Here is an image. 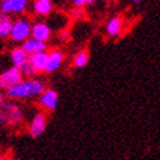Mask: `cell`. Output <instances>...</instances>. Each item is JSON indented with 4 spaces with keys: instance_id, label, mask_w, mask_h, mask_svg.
<instances>
[{
    "instance_id": "obj_1",
    "label": "cell",
    "mask_w": 160,
    "mask_h": 160,
    "mask_svg": "<svg viewBox=\"0 0 160 160\" xmlns=\"http://www.w3.org/2000/svg\"><path fill=\"white\" fill-rule=\"evenodd\" d=\"M46 89H47L46 82L41 78H38V77L23 78L18 85H16L11 90L5 91V98L13 102L28 100V99L38 98Z\"/></svg>"
},
{
    "instance_id": "obj_2",
    "label": "cell",
    "mask_w": 160,
    "mask_h": 160,
    "mask_svg": "<svg viewBox=\"0 0 160 160\" xmlns=\"http://www.w3.org/2000/svg\"><path fill=\"white\" fill-rule=\"evenodd\" d=\"M31 26H33V22L29 17L20 16V17L13 20L9 39L13 43L22 44L29 38H31Z\"/></svg>"
},
{
    "instance_id": "obj_3",
    "label": "cell",
    "mask_w": 160,
    "mask_h": 160,
    "mask_svg": "<svg viewBox=\"0 0 160 160\" xmlns=\"http://www.w3.org/2000/svg\"><path fill=\"white\" fill-rule=\"evenodd\" d=\"M22 79H23L22 72L16 67H11L0 73V89L5 92L11 90L12 87H14L16 85H18Z\"/></svg>"
},
{
    "instance_id": "obj_4",
    "label": "cell",
    "mask_w": 160,
    "mask_h": 160,
    "mask_svg": "<svg viewBox=\"0 0 160 160\" xmlns=\"http://www.w3.org/2000/svg\"><path fill=\"white\" fill-rule=\"evenodd\" d=\"M47 124H48V116H47L46 112L43 111L37 112L29 122V126H28L29 135L31 138H39L46 132Z\"/></svg>"
},
{
    "instance_id": "obj_5",
    "label": "cell",
    "mask_w": 160,
    "mask_h": 160,
    "mask_svg": "<svg viewBox=\"0 0 160 160\" xmlns=\"http://www.w3.org/2000/svg\"><path fill=\"white\" fill-rule=\"evenodd\" d=\"M59 94L55 89L47 87V89L38 97V104L43 112H53L58 108Z\"/></svg>"
},
{
    "instance_id": "obj_6",
    "label": "cell",
    "mask_w": 160,
    "mask_h": 160,
    "mask_svg": "<svg viewBox=\"0 0 160 160\" xmlns=\"http://www.w3.org/2000/svg\"><path fill=\"white\" fill-rule=\"evenodd\" d=\"M30 4V0H3L0 11L9 16H20L29 9Z\"/></svg>"
},
{
    "instance_id": "obj_7",
    "label": "cell",
    "mask_w": 160,
    "mask_h": 160,
    "mask_svg": "<svg viewBox=\"0 0 160 160\" xmlns=\"http://www.w3.org/2000/svg\"><path fill=\"white\" fill-rule=\"evenodd\" d=\"M2 104L4 106V108L7 109V113H8V125L18 126L20 124H22L23 118H25V115H23L22 108L17 104V103L7 99L2 103Z\"/></svg>"
},
{
    "instance_id": "obj_8",
    "label": "cell",
    "mask_w": 160,
    "mask_h": 160,
    "mask_svg": "<svg viewBox=\"0 0 160 160\" xmlns=\"http://www.w3.org/2000/svg\"><path fill=\"white\" fill-rule=\"evenodd\" d=\"M31 38L38 42L47 43L52 38V28L43 20L34 21L31 26Z\"/></svg>"
},
{
    "instance_id": "obj_9",
    "label": "cell",
    "mask_w": 160,
    "mask_h": 160,
    "mask_svg": "<svg viewBox=\"0 0 160 160\" xmlns=\"http://www.w3.org/2000/svg\"><path fill=\"white\" fill-rule=\"evenodd\" d=\"M47 55V62H46V69H44V73L47 74H51L58 72L64 64V60H65V55L64 52L59 48H52Z\"/></svg>"
},
{
    "instance_id": "obj_10",
    "label": "cell",
    "mask_w": 160,
    "mask_h": 160,
    "mask_svg": "<svg viewBox=\"0 0 160 160\" xmlns=\"http://www.w3.org/2000/svg\"><path fill=\"white\" fill-rule=\"evenodd\" d=\"M53 0H33L31 11L38 17H48L53 12Z\"/></svg>"
},
{
    "instance_id": "obj_11",
    "label": "cell",
    "mask_w": 160,
    "mask_h": 160,
    "mask_svg": "<svg viewBox=\"0 0 160 160\" xmlns=\"http://www.w3.org/2000/svg\"><path fill=\"white\" fill-rule=\"evenodd\" d=\"M9 60L12 62V67L18 68L20 70L26 67L29 64V55L22 50V47H13V48L9 51Z\"/></svg>"
},
{
    "instance_id": "obj_12",
    "label": "cell",
    "mask_w": 160,
    "mask_h": 160,
    "mask_svg": "<svg viewBox=\"0 0 160 160\" xmlns=\"http://www.w3.org/2000/svg\"><path fill=\"white\" fill-rule=\"evenodd\" d=\"M124 28V18L121 16H113L106 23V34L109 38H117L121 35Z\"/></svg>"
},
{
    "instance_id": "obj_13",
    "label": "cell",
    "mask_w": 160,
    "mask_h": 160,
    "mask_svg": "<svg viewBox=\"0 0 160 160\" xmlns=\"http://www.w3.org/2000/svg\"><path fill=\"white\" fill-rule=\"evenodd\" d=\"M47 55L48 52L43 51V52H38L34 55H30L29 56V62L30 65L33 67V69L37 72V73H44V69H46V62H47Z\"/></svg>"
},
{
    "instance_id": "obj_14",
    "label": "cell",
    "mask_w": 160,
    "mask_h": 160,
    "mask_svg": "<svg viewBox=\"0 0 160 160\" xmlns=\"http://www.w3.org/2000/svg\"><path fill=\"white\" fill-rule=\"evenodd\" d=\"M22 50L25 51L29 56L30 55H34V53H38V52H43V51H47V43H43V42H38L33 38H29L28 41H25L22 43Z\"/></svg>"
},
{
    "instance_id": "obj_15",
    "label": "cell",
    "mask_w": 160,
    "mask_h": 160,
    "mask_svg": "<svg viewBox=\"0 0 160 160\" xmlns=\"http://www.w3.org/2000/svg\"><path fill=\"white\" fill-rule=\"evenodd\" d=\"M13 18L12 16L0 11V39H9Z\"/></svg>"
},
{
    "instance_id": "obj_16",
    "label": "cell",
    "mask_w": 160,
    "mask_h": 160,
    "mask_svg": "<svg viewBox=\"0 0 160 160\" xmlns=\"http://www.w3.org/2000/svg\"><path fill=\"white\" fill-rule=\"evenodd\" d=\"M89 60H90L89 51H87L86 48L79 50L78 52H76V55L73 56V59H72V67L76 68V69L85 68L87 64H89Z\"/></svg>"
},
{
    "instance_id": "obj_17",
    "label": "cell",
    "mask_w": 160,
    "mask_h": 160,
    "mask_svg": "<svg viewBox=\"0 0 160 160\" xmlns=\"http://www.w3.org/2000/svg\"><path fill=\"white\" fill-rule=\"evenodd\" d=\"M8 125V113L3 104H0V126Z\"/></svg>"
},
{
    "instance_id": "obj_18",
    "label": "cell",
    "mask_w": 160,
    "mask_h": 160,
    "mask_svg": "<svg viewBox=\"0 0 160 160\" xmlns=\"http://www.w3.org/2000/svg\"><path fill=\"white\" fill-rule=\"evenodd\" d=\"M72 3L76 8H83L85 5H92L95 3V0H72Z\"/></svg>"
},
{
    "instance_id": "obj_19",
    "label": "cell",
    "mask_w": 160,
    "mask_h": 160,
    "mask_svg": "<svg viewBox=\"0 0 160 160\" xmlns=\"http://www.w3.org/2000/svg\"><path fill=\"white\" fill-rule=\"evenodd\" d=\"M5 100V92L0 89V104H2V103Z\"/></svg>"
},
{
    "instance_id": "obj_20",
    "label": "cell",
    "mask_w": 160,
    "mask_h": 160,
    "mask_svg": "<svg viewBox=\"0 0 160 160\" xmlns=\"http://www.w3.org/2000/svg\"><path fill=\"white\" fill-rule=\"evenodd\" d=\"M0 160H11V159H9V156L3 155V154H0Z\"/></svg>"
},
{
    "instance_id": "obj_21",
    "label": "cell",
    "mask_w": 160,
    "mask_h": 160,
    "mask_svg": "<svg viewBox=\"0 0 160 160\" xmlns=\"http://www.w3.org/2000/svg\"><path fill=\"white\" fill-rule=\"evenodd\" d=\"M130 2H132L133 4H139V3L142 2V0H130Z\"/></svg>"
},
{
    "instance_id": "obj_22",
    "label": "cell",
    "mask_w": 160,
    "mask_h": 160,
    "mask_svg": "<svg viewBox=\"0 0 160 160\" xmlns=\"http://www.w3.org/2000/svg\"><path fill=\"white\" fill-rule=\"evenodd\" d=\"M99 2H102V3H108L109 0H99Z\"/></svg>"
},
{
    "instance_id": "obj_23",
    "label": "cell",
    "mask_w": 160,
    "mask_h": 160,
    "mask_svg": "<svg viewBox=\"0 0 160 160\" xmlns=\"http://www.w3.org/2000/svg\"><path fill=\"white\" fill-rule=\"evenodd\" d=\"M11 160H20V159H11Z\"/></svg>"
},
{
    "instance_id": "obj_24",
    "label": "cell",
    "mask_w": 160,
    "mask_h": 160,
    "mask_svg": "<svg viewBox=\"0 0 160 160\" xmlns=\"http://www.w3.org/2000/svg\"><path fill=\"white\" fill-rule=\"evenodd\" d=\"M2 2H3V0H0V5H2Z\"/></svg>"
}]
</instances>
